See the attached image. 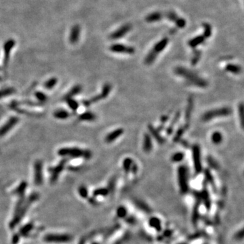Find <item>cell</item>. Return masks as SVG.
<instances>
[{"label": "cell", "instance_id": "obj_1", "mask_svg": "<svg viewBox=\"0 0 244 244\" xmlns=\"http://www.w3.org/2000/svg\"><path fill=\"white\" fill-rule=\"evenodd\" d=\"M174 73L177 76L185 79L187 83L191 85L197 86L199 88H204L208 85V81L204 78L195 73L194 71L183 67H177L174 69Z\"/></svg>", "mask_w": 244, "mask_h": 244}, {"label": "cell", "instance_id": "obj_2", "mask_svg": "<svg viewBox=\"0 0 244 244\" xmlns=\"http://www.w3.org/2000/svg\"><path fill=\"white\" fill-rule=\"evenodd\" d=\"M58 155L61 157H70L71 158H83L85 160L91 159L92 152L88 149L78 147H64L58 151Z\"/></svg>", "mask_w": 244, "mask_h": 244}, {"label": "cell", "instance_id": "obj_3", "mask_svg": "<svg viewBox=\"0 0 244 244\" xmlns=\"http://www.w3.org/2000/svg\"><path fill=\"white\" fill-rule=\"evenodd\" d=\"M169 43V39L167 37L161 39L158 42H157L149 53L145 58V65H150L155 61L157 56L161 52L164 50Z\"/></svg>", "mask_w": 244, "mask_h": 244}, {"label": "cell", "instance_id": "obj_4", "mask_svg": "<svg viewBox=\"0 0 244 244\" xmlns=\"http://www.w3.org/2000/svg\"><path fill=\"white\" fill-rule=\"evenodd\" d=\"M178 182L180 191L183 194L189 191V170L185 165L179 166L177 170Z\"/></svg>", "mask_w": 244, "mask_h": 244}, {"label": "cell", "instance_id": "obj_5", "mask_svg": "<svg viewBox=\"0 0 244 244\" xmlns=\"http://www.w3.org/2000/svg\"><path fill=\"white\" fill-rule=\"evenodd\" d=\"M231 108L228 107H224L206 111L205 113H204V115H202L201 119L204 122H208L216 117H228V116L231 115Z\"/></svg>", "mask_w": 244, "mask_h": 244}, {"label": "cell", "instance_id": "obj_6", "mask_svg": "<svg viewBox=\"0 0 244 244\" xmlns=\"http://www.w3.org/2000/svg\"><path fill=\"white\" fill-rule=\"evenodd\" d=\"M192 159L195 172L197 174H200L203 171V165L201 149L200 145L197 144H195L192 146Z\"/></svg>", "mask_w": 244, "mask_h": 244}, {"label": "cell", "instance_id": "obj_7", "mask_svg": "<svg viewBox=\"0 0 244 244\" xmlns=\"http://www.w3.org/2000/svg\"><path fill=\"white\" fill-rule=\"evenodd\" d=\"M44 240L48 243H67L72 240V236L68 234H48L44 236Z\"/></svg>", "mask_w": 244, "mask_h": 244}, {"label": "cell", "instance_id": "obj_8", "mask_svg": "<svg viewBox=\"0 0 244 244\" xmlns=\"http://www.w3.org/2000/svg\"><path fill=\"white\" fill-rule=\"evenodd\" d=\"M163 16L164 18H166L168 20L173 22L176 25V27L180 29H183L186 27V20L185 18L180 16L174 11H168V12L163 13Z\"/></svg>", "mask_w": 244, "mask_h": 244}, {"label": "cell", "instance_id": "obj_9", "mask_svg": "<svg viewBox=\"0 0 244 244\" xmlns=\"http://www.w3.org/2000/svg\"><path fill=\"white\" fill-rule=\"evenodd\" d=\"M109 50L113 53L133 54L135 53V48L132 46H126L122 44H114L109 47Z\"/></svg>", "mask_w": 244, "mask_h": 244}, {"label": "cell", "instance_id": "obj_10", "mask_svg": "<svg viewBox=\"0 0 244 244\" xmlns=\"http://www.w3.org/2000/svg\"><path fill=\"white\" fill-rule=\"evenodd\" d=\"M67 162V159H62L58 165H56L55 167L50 168L49 169L48 171L51 173V177H50V182L52 183H54L57 181L59 175L61 174V172L63 171L64 168L65 167V165Z\"/></svg>", "mask_w": 244, "mask_h": 244}, {"label": "cell", "instance_id": "obj_11", "mask_svg": "<svg viewBox=\"0 0 244 244\" xmlns=\"http://www.w3.org/2000/svg\"><path fill=\"white\" fill-rule=\"evenodd\" d=\"M131 30H132V25L130 24L123 25L121 27L116 29L109 35L110 39L112 40H117L122 39L123 37L126 35Z\"/></svg>", "mask_w": 244, "mask_h": 244}, {"label": "cell", "instance_id": "obj_12", "mask_svg": "<svg viewBox=\"0 0 244 244\" xmlns=\"http://www.w3.org/2000/svg\"><path fill=\"white\" fill-rule=\"evenodd\" d=\"M34 182L36 186H41L43 183V163L37 160L34 163Z\"/></svg>", "mask_w": 244, "mask_h": 244}, {"label": "cell", "instance_id": "obj_13", "mask_svg": "<svg viewBox=\"0 0 244 244\" xmlns=\"http://www.w3.org/2000/svg\"><path fill=\"white\" fill-rule=\"evenodd\" d=\"M18 122H19V118L18 117H11L4 124L0 127V137L5 136Z\"/></svg>", "mask_w": 244, "mask_h": 244}, {"label": "cell", "instance_id": "obj_14", "mask_svg": "<svg viewBox=\"0 0 244 244\" xmlns=\"http://www.w3.org/2000/svg\"><path fill=\"white\" fill-rule=\"evenodd\" d=\"M15 41L12 39H8L3 45V66L6 67L8 63L10 52L15 46Z\"/></svg>", "mask_w": 244, "mask_h": 244}, {"label": "cell", "instance_id": "obj_15", "mask_svg": "<svg viewBox=\"0 0 244 244\" xmlns=\"http://www.w3.org/2000/svg\"><path fill=\"white\" fill-rule=\"evenodd\" d=\"M148 130L150 132V135H151L152 137L155 139L159 145H163L166 142V139L161 136L160 132L156 129V127H154L152 124L148 125Z\"/></svg>", "mask_w": 244, "mask_h": 244}, {"label": "cell", "instance_id": "obj_16", "mask_svg": "<svg viewBox=\"0 0 244 244\" xmlns=\"http://www.w3.org/2000/svg\"><path fill=\"white\" fill-rule=\"evenodd\" d=\"M123 132H124V130H123V128L116 129L112 131L110 133H108L105 137L104 140L107 143H112V142H113L115 140H117L118 138L121 136Z\"/></svg>", "mask_w": 244, "mask_h": 244}, {"label": "cell", "instance_id": "obj_17", "mask_svg": "<svg viewBox=\"0 0 244 244\" xmlns=\"http://www.w3.org/2000/svg\"><path fill=\"white\" fill-rule=\"evenodd\" d=\"M164 18L163 13L161 12H153L146 15L145 17V21L149 23H153V22H157L161 21Z\"/></svg>", "mask_w": 244, "mask_h": 244}, {"label": "cell", "instance_id": "obj_18", "mask_svg": "<svg viewBox=\"0 0 244 244\" xmlns=\"http://www.w3.org/2000/svg\"><path fill=\"white\" fill-rule=\"evenodd\" d=\"M80 27L78 25H74L71 30V33L69 35V42L72 44L77 43L79 39H80Z\"/></svg>", "mask_w": 244, "mask_h": 244}, {"label": "cell", "instance_id": "obj_19", "mask_svg": "<svg viewBox=\"0 0 244 244\" xmlns=\"http://www.w3.org/2000/svg\"><path fill=\"white\" fill-rule=\"evenodd\" d=\"M193 107H194L193 98L192 96L189 97L188 103H187V106L185 110V119L186 121V123H187V124H189L191 115H192V113L193 111Z\"/></svg>", "mask_w": 244, "mask_h": 244}, {"label": "cell", "instance_id": "obj_20", "mask_svg": "<svg viewBox=\"0 0 244 244\" xmlns=\"http://www.w3.org/2000/svg\"><path fill=\"white\" fill-rule=\"evenodd\" d=\"M142 149L146 153H149L153 149V142L151 136L148 133H145L143 137V143H142Z\"/></svg>", "mask_w": 244, "mask_h": 244}, {"label": "cell", "instance_id": "obj_21", "mask_svg": "<svg viewBox=\"0 0 244 244\" xmlns=\"http://www.w3.org/2000/svg\"><path fill=\"white\" fill-rule=\"evenodd\" d=\"M205 39L206 38L204 35H197L196 37H193V38L191 39L188 42V45L191 48L195 49L198 46H200V45L204 43Z\"/></svg>", "mask_w": 244, "mask_h": 244}, {"label": "cell", "instance_id": "obj_22", "mask_svg": "<svg viewBox=\"0 0 244 244\" xmlns=\"http://www.w3.org/2000/svg\"><path fill=\"white\" fill-rule=\"evenodd\" d=\"M181 111H178L177 113H176V114L174 115V117L170 123V125H169L166 128V134L168 135H171L172 133H173L174 127L176 123H177L179 121L180 118H181Z\"/></svg>", "mask_w": 244, "mask_h": 244}, {"label": "cell", "instance_id": "obj_23", "mask_svg": "<svg viewBox=\"0 0 244 244\" xmlns=\"http://www.w3.org/2000/svg\"><path fill=\"white\" fill-rule=\"evenodd\" d=\"M200 195H201V200H203V201L204 202L205 208L208 209H209L210 206H211V201H210L209 194L207 188H206L205 184H204V188H203L201 193H200Z\"/></svg>", "mask_w": 244, "mask_h": 244}, {"label": "cell", "instance_id": "obj_24", "mask_svg": "<svg viewBox=\"0 0 244 244\" xmlns=\"http://www.w3.org/2000/svg\"><path fill=\"white\" fill-rule=\"evenodd\" d=\"M78 119L82 122H94L96 119V115L92 112L85 111L79 115Z\"/></svg>", "mask_w": 244, "mask_h": 244}, {"label": "cell", "instance_id": "obj_25", "mask_svg": "<svg viewBox=\"0 0 244 244\" xmlns=\"http://www.w3.org/2000/svg\"><path fill=\"white\" fill-rule=\"evenodd\" d=\"M225 71H227V72L232 73V74L238 75V74H240L242 73V69L241 66L236 65V64L228 63L226 66H225Z\"/></svg>", "mask_w": 244, "mask_h": 244}, {"label": "cell", "instance_id": "obj_26", "mask_svg": "<svg viewBox=\"0 0 244 244\" xmlns=\"http://www.w3.org/2000/svg\"><path fill=\"white\" fill-rule=\"evenodd\" d=\"M149 224L151 228H154L157 231H161L162 229V227H161V220L157 217H151L149 220Z\"/></svg>", "mask_w": 244, "mask_h": 244}, {"label": "cell", "instance_id": "obj_27", "mask_svg": "<svg viewBox=\"0 0 244 244\" xmlns=\"http://www.w3.org/2000/svg\"><path fill=\"white\" fill-rule=\"evenodd\" d=\"M188 127H189V124H187V123H186L185 125L179 127L178 130L176 131L174 134V136L173 138V141L174 142H178L180 140H181L182 135L185 132V131L188 129Z\"/></svg>", "mask_w": 244, "mask_h": 244}, {"label": "cell", "instance_id": "obj_28", "mask_svg": "<svg viewBox=\"0 0 244 244\" xmlns=\"http://www.w3.org/2000/svg\"><path fill=\"white\" fill-rule=\"evenodd\" d=\"M82 91V87L80 85H76L71 88V90L64 97V99H73V97L79 94Z\"/></svg>", "mask_w": 244, "mask_h": 244}, {"label": "cell", "instance_id": "obj_29", "mask_svg": "<svg viewBox=\"0 0 244 244\" xmlns=\"http://www.w3.org/2000/svg\"><path fill=\"white\" fill-rule=\"evenodd\" d=\"M111 89H112V86L110 84L106 83L103 85L102 88V90H101V93L99 94L101 100L105 99L106 98L109 96Z\"/></svg>", "mask_w": 244, "mask_h": 244}, {"label": "cell", "instance_id": "obj_30", "mask_svg": "<svg viewBox=\"0 0 244 244\" xmlns=\"http://www.w3.org/2000/svg\"><path fill=\"white\" fill-rule=\"evenodd\" d=\"M53 116L58 119H66L70 117L69 113L64 109H58L54 112Z\"/></svg>", "mask_w": 244, "mask_h": 244}, {"label": "cell", "instance_id": "obj_31", "mask_svg": "<svg viewBox=\"0 0 244 244\" xmlns=\"http://www.w3.org/2000/svg\"><path fill=\"white\" fill-rule=\"evenodd\" d=\"M27 188V183L25 181H22L20 183V185L18 186L17 188L14 190V193L22 198V197L24 196V194Z\"/></svg>", "mask_w": 244, "mask_h": 244}, {"label": "cell", "instance_id": "obj_32", "mask_svg": "<svg viewBox=\"0 0 244 244\" xmlns=\"http://www.w3.org/2000/svg\"><path fill=\"white\" fill-rule=\"evenodd\" d=\"M133 160L130 158V157H126L123 161L122 163V167L123 169V171L125 172V173L127 174L130 172L131 167H132V165L133 163Z\"/></svg>", "mask_w": 244, "mask_h": 244}, {"label": "cell", "instance_id": "obj_33", "mask_svg": "<svg viewBox=\"0 0 244 244\" xmlns=\"http://www.w3.org/2000/svg\"><path fill=\"white\" fill-rule=\"evenodd\" d=\"M211 140L212 142L214 145H220L221 142H223V134H221L219 131H216V132H213L212 136H211Z\"/></svg>", "mask_w": 244, "mask_h": 244}, {"label": "cell", "instance_id": "obj_34", "mask_svg": "<svg viewBox=\"0 0 244 244\" xmlns=\"http://www.w3.org/2000/svg\"><path fill=\"white\" fill-rule=\"evenodd\" d=\"M58 83V79L56 77H52L49 79L44 83V88L47 90L53 89Z\"/></svg>", "mask_w": 244, "mask_h": 244}, {"label": "cell", "instance_id": "obj_35", "mask_svg": "<svg viewBox=\"0 0 244 244\" xmlns=\"http://www.w3.org/2000/svg\"><path fill=\"white\" fill-rule=\"evenodd\" d=\"M33 224L32 223H28L21 228L19 231V234L22 236H27L33 230Z\"/></svg>", "mask_w": 244, "mask_h": 244}, {"label": "cell", "instance_id": "obj_36", "mask_svg": "<svg viewBox=\"0 0 244 244\" xmlns=\"http://www.w3.org/2000/svg\"><path fill=\"white\" fill-rule=\"evenodd\" d=\"M185 153L182 152H176L171 156V161L174 163H179L185 158Z\"/></svg>", "mask_w": 244, "mask_h": 244}, {"label": "cell", "instance_id": "obj_37", "mask_svg": "<svg viewBox=\"0 0 244 244\" xmlns=\"http://www.w3.org/2000/svg\"><path fill=\"white\" fill-rule=\"evenodd\" d=\"M203 27H204V37L206 39L209 38L212 36V26L210 25L209 23L207 22H205V23L203 24Z\"/></svg>", "mask_w": 244, "mask_h": 244}, {"label": "cell", "instance_id": "obj_38", "mask_svg": "<svg viewBox=\"0 0 244 244\" xmlns=\"http://www.w3.org/2000/svg\"><path fill=\"white\" fill-rule=\"evenodd\" d=\"M201 57V52L196 50V49H193V56L191 59V64L193 66H195L197 64V62L200 61Z\"/></svg>", "mask_w": 244, "mask_h": 244}, {"label": "cell", "instance_id": "obj_39", "mask_svg": "<svg viewBox=\"0 0 244 244\" xmlns=\"http://www.w3.org/2000/svg\"><path fill=\"white\" fill-rule=\"evenodd\" d=\"M109 193V191L107 188H99L96 189L93 192L94 197H98V196H103L105 197Z\"/></svg>", "mask_w": 244, "mask_h": 244}, {"label": "cell", "instance_id": "obj_40", "mask_svg": "<svg viewBox=\"0 0 244 244\" xmlns=\"http://www.w3.org/2000/svg\"><path fill=\"white\" fill-rule=\"evenodd\" d=\"M65 100L67 101V104H68V106L71 110H73V111H77L79 107H80V104H79L77 100H74L73 99H65Z\"/></svg>", "mask_w": 244, "mask_h": 244}, {"label": "cell", "instance_id": "obj_41", "mask_svg": "<svg viewBox=\"0 0 244 244\" xmlns=\"http://www.w3.org/2000/svg\"><path fill=\"white\" fill-rule=\"evenodd\" d=\"M238 114L239 117L240 119V123H241V126L242 129L244 127V107L243 103H240L238 105Z\"/></svg>", "mask_w": 244, "mask_h": 244}, {"label": "cell", "instance_id": "obj_42", "mask_svg": "<svg viewBox=\"0 0 244 244\" xmlns=\"http://www.w3.org/2000/svg\"><path fill=\"white\" fill-rule=\"evenodd\" d=\"M206 160H207L208 166L210 168H212V169H214V170H218V169H219V163H218V162L216 161V159L214 158L212 156H210V155L208 156Z\"/></svg>", "mask_w": 244, "mask_h": 244}, {"label": "cell", "instance_id": "obj_43", "mask_svg": "<svg viewBox=\"0 0 244 244\" xmlns=\"http://www.w3.org/2000/svg\"><path fill=\"white\" fill-rule=\"evenodd\" d=\"M204 176H205V181L209 183L210 185L214 186V178H213V176L211 174V172L209 170V169H205L204 171Z\"/></svg>", "mask_w": 244, "mask_h": 244}, {"label": "cell", "instance_id": "obj_44", "mask_svg": "<svg viewBox=\"0 0 244 244\" xmlns=\"http://www.w3.org/2000/svg\"><path fill=\"white\" fill-rule=\"evenodd\" d=\"M15 92V90L12 88H7L6 89H3L0 90V99H2L3 97L10 96L12 94Z\"/></svg>", "mask_w": 244, "mask_h": 244}, {"label": "cell", "instance_id": "obj_45", "mask_svg": "<svg viewBox=\"0 0 244 244\" xmlns=\"http://www.w3.org/2000/svg\"><path fill=\"white\" fill-rule=\"evenodd\" d=\"M78 193L80 194V197L85 199L88 197V189L84 185H81L78 189Z\"/></svg>", "mask_w": 244, "mask_h": 244}, {"label": "cell", "instance_id": "obj_46", "mask_svg": "<svg viewBox=\"0 0 244 244\" xmlns=\"http://www.w3.org/2000/svg\"><path fill=\"white\" fill-rule=\"evenodd\" d=\"M117 216L120 219H123L127 216V209L123 206H119L117 209Z\"/></svg>", "mask_w": 244, "mask_h": 244}, {"label": "cell", "instance_id": "obj_47", "mask_svg": "<svg viewBox=\"0 0 244 244\" xmlns=\"http://www.w3.org/2000/svg\"><path fill=\"white\" fill-rule=\"evenodd\" d=\"M35 96L37 98V99L41 103H44L48 100V96L46 94H45L44 93L42 92H35Z\"/></svg>", "mask_w": 244, "mask_h": 244}, {"label": "cell", "instance_id": "obj_48", "mask_svg": "<svg viewBox=\"0 0 244 244\" xmlns=\"http://www.w3.org/2000/svg\"><path fill=\"white\" fill-rule=\"evenodd\" d=\"M115 183H116V178H112L111 181L108 182V186L107 189H108V191H109V192L110 191H113V189L115 188Z\"/></svg>", "mask_w": 244, "mask_h": 244}, {"label": "cell", "instance_id": "obj_49", "mask_svg": "<svg viewBox=\"0 0 244 244\" xmlns=\"http://www.w3.org/2000/svg\"><path fill=\"white\" fill-rule=\"evenodd\" d=\"M138 170V168L137 164H136V163L133 162V163H132V167H131L130 172H132L134 174H136L137 173Z\"/></svg>", "mask_w": 244, "mask_h": 244}, {"label": "cell", "instance_id": "obj_50", "mask_svg": "<svg viewBox=\"0 0 244 244\" xmlns=\"http://www.w3.org/2000/svg\"><path fill=\"white\" fill-rule=\"evenodd\" d=\"M179 142H181V144L183 146V147H184V148H185V149H189V148L190 147V145H189V143L188 142V141H186V140L181 139Z\"/></svg>", "mask_w": 244, "mask_h": 244}, {"label": "cell", "instance_id": "obj_51", "mask_svg": "<svg viewBox=\"0 0 244 244\" xmlns=\"http://www.w3.org/2000/svg\"><path fill=\"white\" fill-rule=\"evenodd\" d=\"M19 239H20L19 235H18V234H15L13 236V237H12V243L13 244H17L18 242H19Z\"/></svg>", "mask_w": 244, "mask_h": 244}, {"label": "cell", "instance_id": "obj_52", "mask_svg": "<svg viewBox=\"0 0 244 244\" xmlns=\"http://www.w3.org/2000/svg\"><path fill=\"white\" fill-rule=\"evenodd\" d=\"M168 119H169V116L168 115H164L163 116H161V117L160 119V122L161 123V124H164L165 123H166Z\"/></svg>", "mask_w": 244, "mask_h": 244}, {"label": "cell", "instance_id": "obj_53", "mask_svg": "<svg viewBox=\"0 0 244 244\" xmlns=\"http://www.w3.org/2000/svg\"><path fill=\"white\" fill-rule=\"evenodd\" d=\"M243 237V229H242L239 232H237V233L235 235V238L240 240V239H242Z\"/></svg>", "mask_w": 244, "mask_h": 244}, {"label": "cell", "instance_id": "obj_54", "mask_svg": "<svg viewBox=\"0 0 244 244\" xmlns=\"http://www.w3.org/2000/svg\"><path fill=\"white\" fill-rule=\"evenodd\" d=\"M80 244H85V242H84V241H81V242L80 243Z\"/></svg>", "mask_w": 244, "mask_h": 244}, {"label": "cell", "instance_id": "obj_55", "mask_svg": "<svg viewBox=\"0 0 244 244\" xmlns=\"http://www.w3.org/2000/svg\"><path fill=\"white\" fill-rule=\"evenodd\" d=\"M92 244H99V243H96V242H94V243H92Z\"/></svg>", "mask_w": 244, "mask_h": 244}]
</instances>
